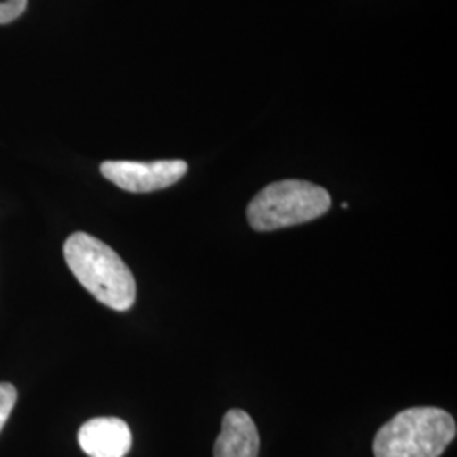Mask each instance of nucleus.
Masks as SVG:
<instances>
[{"instance_id": "0eeeda50", "label": "nucleus", "mask_w": 457, "mask_h": 457, "mask_svg": "<svg viewBox=\"0 0 457 457\" xmlns=\"http://www.w3.org/2000/svg\"><path fill=\"white\" fill-rule=\"evenodd\" d=\"M17 402V392L14 385L0 383V430L9 420Z\"/></svg>"}, {"instance_id": "f257e3e1", "label": "nucleus", "mask_w": 457, "mask_h": 457, "mask_svg": "<svg viewBox=\"0 0 457 457\" xmlns=\"http://www.w3.org/2000/svg\"><path fill=\"white\" fill-rule=\"evenodd\" d=\"M63 253L71 273L100 303L117 312L131 309L136 279L112 247L87 232H75L66 239Z\"/></svg>"}, {"instance_id": "39448f33", "label": "nucleus", "mask_w": 457, "mask_h": 457, "mask_svg": "<svg viewBox=\"0 0 457 457\" xmlns=\"http://www.w3.org/2000/svg\"><path fill=\"white\" fill-rule=\"evenodd\" d=\"M79 444L90 457H124L132 445L129 425L115 417H98L85 422Z\"/></svg>"}, {"instance_id": "423d86ee", "label": "nucleus", "mask_w": 457, "mask_h": 457, "mask_svg": "<svg viewBox=\"0 0 457 457\" xmlns=\"http://www.w3.org/2000/svg\"><path fill=\"white\" fill-rule=\"evenodd\" d=\"M260 434L245 410H228L213 445V457H258Z\"/></svg>"}, {"instance_id": "6e6552de", "label": "nucleus", "mask_w": 457, "mask_h": 457, "mask_svg": "<svg viewBox=\"0 0 457 457\" xmlns=\"http://www.w3.org/2000/svg\"><path fill=\"white\" fill-rule=\"evenodd\" d=\"M28 7V0H0V24L16 21Z\"/></svg>"}, {"instance_id": "20e7f679", "label": "nucleus", "mask_w": 457, "mask_h": 457, "mask_svg": "<svg viewBox=\"0 0 457 457\" xmlns=\"http://www.w3.org/2000/svg\"><path fill=\"white\" fill-rule=\"evenodd\" d=\"M188 164L183 160L141 162H104L100 173L119 188L131 194H149L168 188L187 175Z\"/></svg>"}, {"instance_id": "f03ea898", "label": "nucleus", "mask_w": 457, "mask_h": 457, "mask_svg": "<svg viewBox=\"0 0 457 457\" xmlns=\"http://www.w3.org/2000/svg\"><path fill=\"white\" fill-rule=\"evenodd\" d=\"M456 432V422L445 410L407 409L378 430L373 453L375 457H439Z\"/></svg>"}, {"instance_id": "7ed1b4c3", "label": "nucleus", "mask_w": 457, "mask_h": 457, "mask_svg": "<svg viewBox=\"0 0 457 457\" xmlns=\"http://www.w3.org/2000/svg\"><path fill=\"white\" fill-rule=\"evenodd\" d=\"M324 187L305 180L275 181L264 187L247 205V220L260 232L312 222L330 209Z\"/></svg>"}]
</instances>
